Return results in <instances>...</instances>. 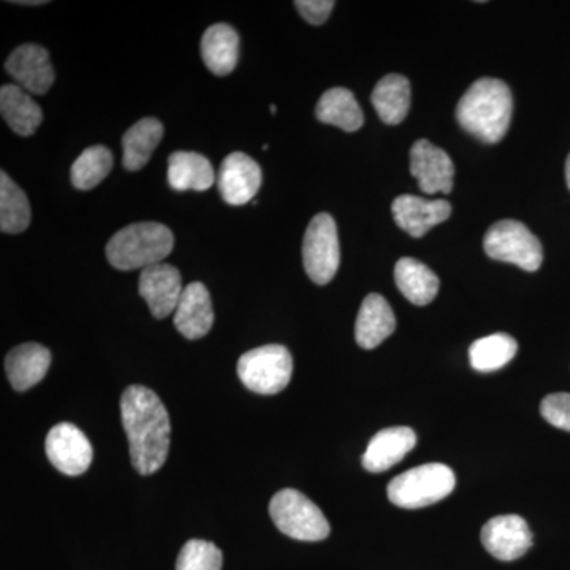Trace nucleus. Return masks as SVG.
Listing matches in <instances>:
<instances>
[{"label": "nucleus", "instance_id": "423d86ee", "mask_svg": "<svg viewBox=\"0 0 570 570\" xmlns=\"http://www.w3.org/2000/svg\"><path fill=\"white\" fill-rule=\"evenodd\" d=\"M239 381L250 392L261 395H276L283 392L294 373V360L287 347L268 344L246 352L238 360Z\"/></svg>", "mask_w": 570, "mask_h": 570}, {"label": "nucleus", "instance_id": "f3484780", "mask_svg": "<svg viewBox=\"0 0 570 570\" xmlns=\"http://www.w3.org/2000/svg\"><path fill=\"white\" fill-rule=\"evenodd\" d=\"M213 324V303L208 288L202 283L186 285L175 311L176 330L187 340H200L212 332Z\"/></svg>", "mask_w": 570, "mask_h": 570}, {"label": "nucleus", "instance_id": "aec40b11", "mask_svg": "<svg viewBox=\"0 0 570 570\" xmlns=\"http://www.w3.org/2000/svg\"><path fill=\"white\" fill-rule=\"evenodd\" d=\"M202 58L205 66L217 77L235 70L239 56V37L232 26L219 22L206 29L202 37Z\"/></svg>", "mask_w": 570, "mask_h": 570}, {"label": "nucleus", "instance_id": "f257e3e1", "mask_svg": "<svg viewBox=\"0 0 570 570\" xmlns=\"http://www.w3.org/2000/svg\"><path fill=\"white\" fill-rule=\"evenodd\" d=\"M121 419L130 460L140 475H151L167 461L171 425L160 397L142 385H130L121 396Z\"/></svg>", "mask_w": 570, "mask_h": 570}, {"label": "nucleus", "instance_id": "20e7f679", "mask_svg": "<svg viewBox=\"0 0 570 570\" xmlns=\"http://www.w3.org/2000/svg\"><path fill=\"white\" fill-rule=\"evenodd\" d=\"M455 472L442 463H428L396 475L387 497L401 509H422L436 504L455 490Z\"/></svg>", "mask_w": 570, "mask_h": 570}, {"label": "nucleus", "instance_id": "c756f323", "mask_svg": "<svg viewBox=\"0 0 570 570\" xmlns=\"http://www.w3.org/2000/svg\"><path fill=\"white\" fill-rule=\"evenodd\" d=\"M223 551L213 542L193 539L179 551L176 570H223Z\"/></svg>", "mask_w": 570, "mask_h": 570}, {"label": "nucleus", "instance_id": "c85d7f7f", "mask_svg": "<svg viewBox=\"0 0 570 570\" xmlns=\"http://www.w3.org/2000/svg\"><path fill=\"white\" fill-rule=\"evenodd\" d=\"M112 154L102 145L89 146L71 165L70 178L77 189L89 190L110 175Z\"/></svg>", "mask_w": 570, "mask_h": 570}, {"label": "nucleus", "instance_id": "cd10ccee", "mask_svg": "<svg viewBox=\"0 0 570 570\" xmlns=\"http://www.w3.org/2000/svg\"><path fill=\"white\" fill-rule=\"evenodd\" d=\"M519 344L508 333L480 337L469 348V362L479 373H494L515 358Z\"/></svg>", "mask_w": 570, "mask_h": 570}, {"label": "nucleus", "instance_id": "39448f33", "mask_svg": "<svg viewBox=\"0 0 570 570\" xmlns=\"http://www.w3.org/2000/svg\"><path fill=\"white\" fill-rule=\"evenodd\" d=\"M269 517L283 534L302 542H318L330 535L324 512L298 490L277 491L269 502Z\"/></svg>", "mask_w": 570, "mask_h": 570}, {"label": "nucleus", "instance_id": "6ab92c4d", "mask_svg": "<svg viewBox=\"0 0 570 570\" xmlns=\"http://www.w3.org/2000/svg\"><path fill=\"white\" fill-rule=\"evenodd\" d=\"M50 365L51 352L37 343L21 344L6 358L7 376L17 392H26L43 381Z\"/></svg>", "mask_w": 570, "mask_h": 570}, {"label": "nucleus", "instance_id": "473e14b6", "mask_svg": "<svg viewBox=\"0 0 570 570\" xmlns=\"http://www.w3.org/2000/svg\"><path fill=\"white\" fill-rule=\"evenodd\" d=\"M566 181H568V187L570 189V154L568 160H566Z\"/></svg>", "mask_w": 570, "mask_h": 570}, {"label": "nucleus", "instance_id": "7ed1b4c3", "mask_svg": "<svg viewBox=\"0 0 570 570\" xmlns=\"http://www.w3.org/2000/svg\"><path fill=\"white\" fill-rule=\"evenodd\" d=\"M175 246L174 234L167 225L137 223L127 225L112 235L107 245V258L111 266L121 272L145 269L163 264Z\"/></svg>", "mask_w": 570, "mask_h": 570}, {"label": "nucleus", "instance_id": "7c9ffc66", "mask_svg": "<svg viewBox=\"0 0 570 570\" xmlns=\"http://www.w3.org/2000/svg\"><path fill=\"white\" fill-rule=\"evenodd\" d=\"M540 414L551 426L570 433V393H553L543 397Z\"/></svg>", "mask_w": 570, "mask_h": 570}, {"label": "nucleus", "instance_id": "a878e982", "mask_svg": "<svg viewBox=\"0 0 570 570\" xmlns=\"http://www.w3.org/2000/svg\"><path fill=\"white\" fill-rule=\"evenodd\" d=\"M371 100L379 118L389 126H396L406 119L411 108V82L403 75H387L377 82Z\"/></svg>", "mask_w": 570, "mask_h": 570}, {"label": "nucleus", "instance_id": "0eeeda50", "mask_svg": "<svg viewBox=\"0 0 570 570\" xmlns=\"http://www.w3.org/2000/svg\"><path fill=\"white\" fill-rule=\"evenodd\" d=\"M483 247L493 261L517 265L524 272L534 273L542 266V245L519 220L505 219L491 225Z\"/></svg>", "mask_w": 570, "mask_h": 570}, {"label": "nucleus", "instance_id": "2eb2a0df", "mask_svg": "<svg viewBox=\"0 0 570 570\" xmlns=\"http://www.w3.org/2000/svg\"><path fill=\"white\" fill-rule=\"evenodd\" d=\"M393 219L412 238H422L431 228L445 223L452 214L448 200H426L415 195H400L392 204Z\"/></svg>", "mask_w": 570, "mask_h": 570}, {"label": "nucleus", "instance_id": "b1692460", "mask_svg": "<svg viewBox=\"0 0 570 570\" xmlns=\"http://www.w3.org/2000/svg\"><path fill=\"white\" fill-rule=\"evenodd\" d=\"M395 281L401 294L415 306L430 305L436 298L439 277L417 258H400L395 266Z\"/></svg>", "mask_w": 570, "mask_h": 570}, {"label": "nucleus", "instance_id": "72a5a7b5", "mask_svg": "<svg viewBox=\"0 0 570 570\" xmlns=\"http://www.w3.org/2000/svg\"><path fill=\"white\" fill-rule=\"evenodd\" d=\"M13 3H18V6H43V3H47V2H43V0H39V2H36V0H32V2H13Z\"/></svg>", "mask_w": 570, "mask_h": 570}, {"label": "nucleus", "instance_id": "a211bd4d", "mask_svg": "<svg viewBox=\"0 0 570 570\" xmlns=\"http://www.w3.org/2000/svg\"><path fill=\"white\" fill-rule=\"evenodd\" d=\"M396 318L387 299L379 294L367 295L360 307L355 324V340L360 347L371 351L393 335Z\"/></svg>", "mask_w": 570, "mask_h": 570}, {"label": "nucleus", "instance_id": "bb28decb", "mask_svg": "<svg viewBox=\"0 0 570 570\" xmlns=\"http://www.w3.org/2000/svg\"><path fill=\"white\" fill-rule=\"evenodd\" d=\"M31 205L28 195L6 171L0 174V230L2 234H21L31 224Z\"/></svg>", "mask_w": 570, "mask_h": 570}, {"label": "nucleus", "instance_id": "ddd939ff", "mask_svg": "<svg viewBox=\"0 0 570 570\" xmlns=\"http://www.w3.org/2000/svg\"><path fill=\"white\" fill-rule=\"evenodd\" d=\"M225 204L243 206L254 202L262 186V168L245 153H232L220 165L217 178Z\"/></svg>", "mask_w": 570, "mask_h": 570}, {"label": "nucleus", "instance_id": "393cba45", "mask_svg": "<svg viewBox=\"0 0 570 570\" xmlns=\"http://www.w3.org/2000/svg\"><path fill=\"white\" fill-rule=\"evenodd\" d=\"M318 121L340 127L344 132H356L365 124L362 108L354 94L346 88H333L322 94L316 107Z\"/></svg>", "mask_w": 570, "mask_h": 570}, {"label": "nucleus", "instance_id": "dca6fc26", "mask_svg": "<svg viewBox=\"0 0 570 570\" xmlns=\"http://www.w3.org/2000/svg\"><path fill=\"white\" fill-rule=\"evenodd\" d=\"M417 444L414 430L409 426H393L379 431L367 444L363 455V468L373 474L389 471L400 463Z\"/></svg>", "mask_w": 570, "mask_h": 570}, {"label": "nucleus", "instance_id": "1a4fd4ad", "mask_svg": "<svg viewBox=\"0 0 570 570\" xmlns=\"http://www.w3.org/2000/svg\"><path fill=\"white\" fill-rule=\"evenodd\" d=\"M45 450L52 466L69 478L85 474L92 463L91 442L80 428L71 423L52 426L45 442Z\"/></svg>", "mask_w": 570, "mask_h": 570}, {"label": "nucleus", "instance_id": "f704fd0d", "mask_svg": "<svg viewBox=\"0 0 570 570\" xmlns=\"http://www.w3.org/2000/svg\"><path fill=\"white\" fill-rule=\"evenodd\" d=\"M269 110H272V115H276V112H277L276 105H272V107H269Z\"/></svg>", "mask_w": 570, "mask_h": 570}, {"label": "nucleus", "instance_id": "5701e85b", "mask_svg": "<svg viewBox=\"0 0 570 570\" xmlns=\"http://www.w3.org/2000/svg\"><path fill=\"white\" fill-rule=\"evenodd\" d=\"M164 137L159 119L145 118L134 124L122 137V165L127 171H138L151 159Z\"/></svg>", "mask_w": 570, "mask_h": 570}, {"label": "nucleus", "instance_id": "9d476101", "mask_svg": "<svg viewBox=\"0 0 570 570\" xmlns=\"http://www.w3.org/2000/svg\"><path fill=\"white\" fill-rule=\"evenodd\" d=\"M480 539L491 557L505 562L524 557L534 542L527 520L520 515H499L487 521Z\"/></svg>", "mask_w": 570, "mask_h": 570}, {"label": "nucleus", "instance_id": "4be33fe9", "mask_svg": "<svg viewBox=\"0 0 570 570\" xmlns=\"http://www.w3.org/2000/svg\"><path fill=\"white\" fill-rule=\"evenodd\" d=\"M0 111L10 129L21 137H31L43 121L40 105L18 85L2 86Z\"/></svg>", "mask_w": 570, "mask_h": 570}, {"label": "nucleus", "instance_id": "2f4dec72", "mask_svg": "<svg viewBox=\"0 0 570 570\" xmlns=\"http://www.w3.org/2000/svg\"><path fill=\"white\" fill-rule=\"evenodd\" d=\"M295 7L309 24L321 26L328 20L335 2L333 0H298Z\"/></svg>", "mask_w": 570, "mask_h": 570}, {"label": "nucleus", "instance_id": "f8f14e48", "mask_svg": "<svg viewBox=\"0 0 570 570\" xmlns=\"http://www.w3.org/2000/svg\"><path fill=\"white\" fill-rule=\"evenodd\" d=\"M6 69L26 92L43 96L55 85L56 73L50 52L40 45L26 43L18 47L7 59Z\"/></svg>", "mask_w": 570, "mask_h": 570}, {"label": "nucleus", "instance_id": "412c9836", "mask_svg": "<svg viewBox=\"0 0 570 570\" xmlns=\"http://www.w3.org/2000/svg\"><path fill=\"white\" fill-rule=\"evenodd\" d=\"M216 181L212 163L198 153L176 151L168 157V184L171 189L208 190Z\"/></svg>", "mask_w": 570, "mask_h": 570}, {"label": "nucleus", "instance_id": "9b49d317", "mask_svg": "<svg viewBox=\"0 0 570 570\" xmlns=\"http://www.w3.org/2000/svg\"><path fill=\"white\" fill-rule=\"evenodd\" d=\"M411 175L417 179L422 193L449 195L453 190L455 167L444 149L419 140L411 148Z\"/></svg>", "mask_w": 570, "mask_h": 570}, {"label": "nucleus", "instance_id": "6e6552de", "mask_svg": "<svg viewBox=\"0 0 570 570\" xmlns=\"http://www.w3.org/2000/svg\"><path fill=\"white\" fill-rule=\"evenodd\" d=\"M340 238L335 219L321 213L307 225L303 239V265L306 275L317 285L328 284L340 268Z\"/></svg>", "mask_w": 570, "mask_h": 570}, {"label": "nucleus", "instance_id": "4468645a", "mask_svg": "<svg viewBox=\"0 0 570 570\" xmlns=\"http://www.w3.org/2000/svg\"><path fill=\"white\" fill-rule=\"evenodd\" d=\"M138 292L148 303L153 316L165 318L175 313L184 292L181 273L170 264H157L142 269Z\"/></svg>", "mask_w": 570, "mask_h": 570}, {"label": "nucleus", "instance_id": "f03ea898", "mask_svg": "<svg viewBox=\"0 0 570 570\" xmlns=\"http://www.w3.org/2000/svg\"><path fill=\"white\" fill-rule=\"evenodd\" d=\"M513 97L504 81L480 78L461 97L456 107L460 126L480 141L494 145L508 134Z\"/></svg>", "mask_w": 570, "mask_h": 570}]
</instances>
